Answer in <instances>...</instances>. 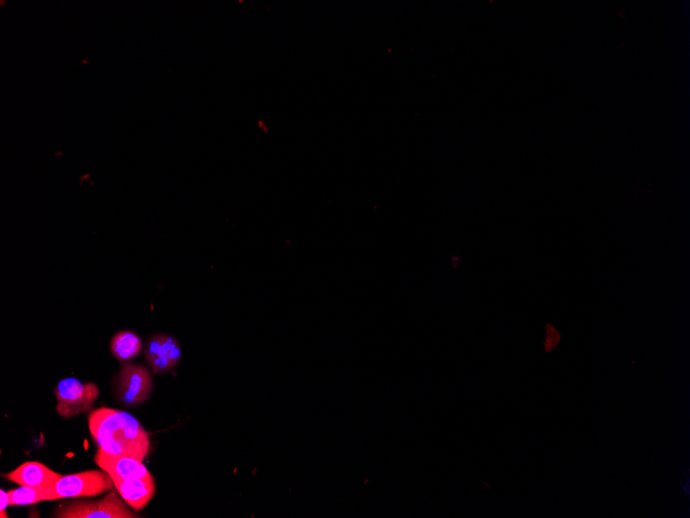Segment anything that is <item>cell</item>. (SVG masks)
Listing matches in <instances>:
<instances>
[{"label":"cell","mask_w":690,"mask_h":518,"mask_svg":"<svg viewBox=\"0 0 690 518\" xmlns=\"http://www.w3.org/2000/svg\"><path fill=\"white\" fill-rule=\"evenodd\" d=\"M88 427L96 444L107 453L143 461L150 451L149 435L134 416L110 408L93 409Z\"/></svg>","instance_id":"cell-1"},{"label":"cell","mask_w":690,"mask_h":518,"mask_svg":"<svg viewBox=\"0 0 690 518\" xmlns=\"http://www.w3.org/2000/svg\"><path fill=\"white\" fill-rule=\"evenodd\" d=\"M115 487L107 471L92 470L62 476L59 481L45 489L46 501L67 498H91L110 492Z\"/></svg>","instance_id":"cell-2"},{"label":"cell","mask_w":690,"mask_h":518,"mask_svg":"<svg viewBox=\"0 0 690 518\" xmlns=\"http://www.w3.org/2000/svg\"><path fill=\"white\" fill-rule=\"evenodd\" d=\"M52 517L57 518H138L119 492H110L97 501L74 500L61 504Z\"/></svg>","instance_id":"cell-3"},{"label":"cell","mask_w":690,"mask_h":518,"mask_svg":"<svg viewBox=\"0 0 690 518\" xmlns=\"http://www.w3.org/2000/svg\"><path fill=\"white\" fill-rule=\"evenodd\" d=\"M153 382L149 368L126 363L115 377V396L127 407L142 405L149 399Z\"/></svg>","instance_id":"cell-4"},{"label":"cell","mask_w":690,"mask_h":518,"mask_svg":"<svg viewBox=\"0 0 690 518\" xmlns=\"http://www.w3.org/2000/svg\"><path fill=\"white\" fill-rule=\"evenodd\" d=\"M57 411L64 419L90 411L99 397V388L95 383H83L77 378H67L56 388Z\"/></svg>","instance_id":"cell-5"},{"label":"cell","mask_w":690,"mask_h":518,"mask_svg":"<svg viewBox=\"0 0 690 518\" xmlns=\"http://www.w3.org/2000/svg\"><path fill=\"white\" fill-rule=\"evenodd\" d=\"M181 347L168 335H155L147 343L144 357L154 373L162 375L173 369L181 359Z\"/></svg>","instance_id":"cell-6"},{"label":"cell","mask_w":690,"mask_h":518,"mask_svg":"<svg viewBox=\"0 0 690 518\" xmlns=\"http://www.w3.org/2000/svg\"><path fill=\"white\" fill-rule=\"evenodd\" d=\"M95 461L100 469L112 477L113 481H126V479L152 475L141 461L130 458V456L107 453L100 448L96 453Z\"/></svg>","instance_id":"cell-7"},{"label":"cell","mask_w":690,"mask_h":518,"mask_svg":"<svg viewBox=\"0 0 690 518\" xmlns=\"http://www.w3.org/2000/svg\"><path fill=\"white\" fill-rule=\"evenodd\" d=\"M113 482L116 491L136 512H142L157 492V484H155V479L152 475Z\"/></svg>","instance_id":"cell-8"},{"label":"cell","mask_w":690,"mask_h":518,"mask_svg":"<svg viewBox=\"0 0 690 518\" xmlns=\"http://www.w3.org/2000/svg\"><path fill=\"white\" fill-rule=\"evenodd\" d=\"M62 476L64 475L57 473L43 463L36 461L25 462L11 473L4 475L6 481L38 490L50 487L57 482Z\"/></svg>","instance_id":"cell-9"},{"label":"cell","mask_w":690,"mask_h":518,"mask_svg":"<svg viewBox=\"0 0 690 518\" xmlns=\"http://www.w3.org/2000/svg\"><path fill=\"white\" fill-rule=\"evenodd\" d=\"M142 347L141 337L129 330H123L116 334L110 344L113 357L122 362L136 358L142 351Z\"/></svg>","instance_id":"cell-10"},{"label":"cell","mask_w":690,"mask_h":518,"mask_svg":"<svg viewBox=\"0 0 690 518\" xmlns=\"http://www.w3.org/2000/svg\"><path fill=\"white\" fill-rule=\"evenodd\" d=\"M44 490L34 489V487L29 486H22L20 489L13 490L9 492L10 506L31 505L46 501Z\"/></svg>","instance_id":"cell-11"},{"label":"cell","mask_w":690,"mask_h":518,"mask_svg":"<svg viewBox=\"0 0 690 518\" xmlns=\"http://www.w3.org/2000/svg\"><path fill=\"white\" fill-rule=\"evenodd\" d=\"M561 340V335L553 325L548 324L546 326V338H545V351L551 353L555 350V347L560 345Z\"/></svg>","instance_id":"cell-12"},{"label":"cell","mask_w":690,"mask_h":518,"mask_svg":"<svg viewBox=\"0 0 690 518\" xmlns=\"http://www.w3.org/2000/svg\"><path fill=\"white\" fill-rule=\"evenodd\" d=\"M0 499H2V502H0V517L5 518L7 517V513H5V510L7 506H10L9 492H5L4 490L0 491Z\"/></svg>","instance_id":"cell-13"},{"label":"cell","mask_w":690,"mask_h":518,"mask_svg":"<svg viewBox=\"0 0 690 518\" xmlns=\"http://www.w3.org/2000/svg\"><path fill=\"white\" fill-rule=\"evenodd\" d=\"M684 492L686 494V496H689L690 493V479L687 478V481L685 482V486L684 487Z\"/></svg>","instance_id":"cell-14"}]
</instances>
